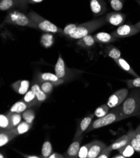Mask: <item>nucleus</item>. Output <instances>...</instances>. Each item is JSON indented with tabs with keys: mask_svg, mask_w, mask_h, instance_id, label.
<instances>
[{
	"mask_svg": "<svg viewBox=\"0 0 140 158\" xmlns=\"http://www.w3.org/2000/svg\"><path fill=\"white\" fill-rule=\"evenodd\" d=\"M122 112L126 118L140 115V88H132L122 104Z\"/></svg>",
	"mask_w": 140,
	"mask_h": 158,
	"instance_id": "f257e3e1",
	"label": "nucleus"
},
{
	"mask_svg": "<svg viewBox=\"0 0 140 158\" xmlns=\"http://www.w3.org/2000/svg\"><path fill=\"white\" fill-rule=\"evenodd\" d=\"M126 119L122 112V105L111 108L110 112L104 117L99 118L91 123L86 132H91L94 130L100 129L113 123Z\"/></svg>",
	"mask_w": 140,
	"mask_h": 158,
	"instance_id": "f03ea898",
	"label": "nucleus"
},
{
	"mask_svg": "<svg viewBox=\"0 0 140 158\" xmlns=\"http://www.w3.org/2000/svg\"><path fill=\"white\" fill-rule=\"evenodd\" d=\"M107 23L105 17L84 22L77 25L75 30L69 37L71 39H80L90 35Z\"/></svg>",
	"mask_w": 140,
	"mask_h": 158,
	"instance_id": "7ed1b4c3",
	"label": "nucleus"
},
{
	"mask_svg": "<svg viewBox=\"0 0 140 158\" xmlns=\"http://www.w3.org/2000/svg\"><path fill=\"white\" fill-rule=\"evenodd\" d=\"M5 23L11 24L20 27H26L32 28H37L35 23L28 17L22 11L17 10H11L7 13L3 22Z\"/></svg>",
	"mask_w": 140,
	"mask_h": 158,
	"instance_id": "20e7f679",
	"label": "nucleus"
},
{
	"mask_svg": "<svg viewBox=\"0 0 140 158\" xmlns=\"http://www.w3.org/2000/svg\"><path fill=\"white\" fill-rule=\"evenodd\" d=\"M28 15L35 23L37 28L43 31V32L62 34L63 30L58 27L56 25L52 23L49 20L44 19L41 15H38L34 11H30Z\"/></svg>",
	"mask_w": 140,
	"mask_h": 158,
	"instance_id": "39448f33",
	"label": "nucleus"
},
{
	"mask_svg": "<svg viewBox=\"0 0 140 158\" xmlns=\"http://www.w3.org/2000/svg\"><path fill=\"white\" fill-rule=\"evenodd\" d=\"M55 73L60 79L65 81L69 80L75 75V71L69 68L65 63L64 60L60 54L55 65Z\"/></svg>",
	"mask_w": 140,
	"mask_h": 158,
	"instance_id": "423d86ee",
	"label": "nucleus"
},
{
	"mask_svg": "<svg viewBox=\"0 0 140 158\" xmlns=\"http://www.w3.org/2000/svg\"><path fill=\"white\" fill-rule=\"evenodd\" d=\"M139 30L133 25L124 24L119 26L111 34L116 38L121 39L132 37L139 32Z\"/></svg>",
	"mask_w": 140,
	"mask_h": 158,
	"instance_id": "0eeeda50",
	"label": "nucleus"
},
{
	"mask_svg": "<svg viewBox=\"0 0 140 158\" xmlns=\"http://www.w3.org/2000/svg\"><path fill=\"white\" fill-rule=\"evenodd\" d=\"M129 90L126 88H122L116 91L109 98L107 105L110 108H114L122 104L128 95Z\"/></svg>",
	"mask_w": 140,
	"mask_h": 158,
	"instance_id": "6e6552de",
	"label": "nucleus"
},
{
	"mask_svg": "<svg viewBox=\"0 0 140 158\" xmlns=\"http://www.w3.org/2000/svg\"><path fill=\"white\" fill-rule=\"evenodd\" d=\"M35 80L39 81H49L52 83L55 86H58L63 84L65 81L59 78L55 74L50 73H37Z\"/></svg>",
	"mask_w": 140,
	"mask_h": 158,
	"instance_id": "1a4fd4ad",
	"label": "nucleus"
},
{
	"mask_svg": "<svg viewBox=\"0 0 140 158\" xmlns=\"http://www.w3.org/2000/svg\"><path fill=\"white\" fill-rule=\"evenodd\" d=\"M107 23L113 26H121L125 22L126 15L119 11H114L105 16Z\"/></svg>",
	"mask_w": 140,
	"mask_h": 158,
	"instance_id": "9d476101",
	"label": "nucleus"
},
{
	"mask_svg": "<svg viewBox=\"0 0 140 158\" xmlns=\"http://www.w3.org/2000/svg\"><path fill=\"white\" fill-rule=\"evenodd\" d=\"M90 8L95 17L101 16L107 11V5L104 0H90Z\"/></svg>",
	"mask_w": 140,
	"mask_h": 158,
	"instance_id": "9b49d317",
	"label": "nucleus"
},
{
	"mask_svg": "<svg viewBox=\"0 0 140 158\" xmlns=\"http://www.w3.org/2000/svg\"><path fill=\"white\" fill-rule=\"evenodd\" d=\"M94 117V114H90L86 117H84L81 122H80L78 127H77L76 132L74 134V140L77 139V138H79L81 135H82V134L86 132V131L87 130V129L89 128V127L90 126V125L92 123V121Z\"/></svg>",
	"mask_w": 140,
	"mask_h": 158,
	"instance_id": "f8f14e48",
	"label": "nucleus"
},
{
	"mask_svg": "<svg viewBox=\"0 0 140 158\" xmlns=\"http://www.w3.org/2000/svg\"><path fill=\"white\" fill-rule=\"evenodd\" d=\"M83 139V136L81 135L79 138L74 140L73 143L69 146L67 151L64 154L65 157L77 158L81 148V144Z\"/></svg>",
	"mask_w": 140,
	"mask_h": 158,
	"instance_id": "ddd939ff",
	"label": "nucleus"
},
{
	"mask_svg": "<svg viewBox=\"0 0 140 158\" xmlns=\"http://www.w3.org/2000/svg\"><path fill=\"white\" fill-rule=\"evenodd\" d=\"M90 143L87 158H97L101 152L106 147V145L100 140H94Z\"/></svg>",
	"mask_w": 140,
	"mask_h": 158,
	"instance_id": "4468645a",
	"label": "nucleus"
},
{
	"mask_svg": "<svg viewBox=\"0 0 140 158\" xmlns=\"http://www.w3.org/2000/svg\"><path fill=\"white\" fill-rule=\"evenodd\" d=\"M30 82L28 80H18L11 85L13 89L20 94H25L29 90Z\"/></svg>",
	"mask_w": 140,
	"mask_h": 158,
	"instance_id": "2eb2a0df",
	"label": "nucleus"
},
{
	"mask_svg": "<svg viewBox=\"0 0 140 158\" xmlns=\"http://www.w3.org/2000/svg\"><path fill=\"white\" fill-rule=\"evenodd\" d=\"M129 143V138L127 134H124L116 140L113 144L110 146H106L105 149L108 151H113V150H118V149L125 146Z\"/></svg>",
	"mask_w": 140,
	"mask_h": 158,
	"instance_id": "dca6fc26",
	"label": "nucleus"
},
{
	"mask_svg": "<svg viewBox=\"0 0 140 158\" xmlns=\"http://www.w3.org/2000/svg\"><path fill=\"white\" fill-rule=\"evenodd\" d=\"M93 36L96 42L101 44H110L118 40V39L114 37L111 34L106 32H99Z\"/></svg>",
	"mask_w": 140,
	"mask_h": 158,
	"instance_id": "f3484780",
	"label": "nucleus"
},
{
	"mask_svg": "<svg viewBox=\"0 0 140 158\" xmlns=\"http://www.w3.org/2000/svg\"><path fill=\"white\" fill-rule=\"evenodd\" d=\"M31 89H32L35 93L40 105L45 102L46 100L49 97L42 91L39 84L36 81H35V83L32 85V86H31Z\"/></svg>",
	"mask_w": 140,
	"mask_h": 158,
	"instance_id": "a211bd4d",
	"label": "nucleus"
},
{
	"mask_svg": "<svg viewBox=\"0 0 140 158\" xmlns=\"http://www.w3.org/2000/svg\"><path fill=\"white\" fill-rule=\"evenodd\" d=\"M114 61L118 64V66L121 68L122 70L125 71L130 74L132 75L133 76L136 77H139V76L136 74V73L131 68V66L128 64V62L121 57H119L118 59H114Z\"/></svg>",
	"mask_w": 140,
	"mask_h": 158,
	"instance_id": "6ab92c4d",
	"label": "nucleus"
},
{
	"mask_svg": "<svg viewBox=\"0 0 140 158\" xmlns=\"http://www.w3.org/2000/svg\"><path fill=\"white\" fill-rule=\"evenodd\" d=\"M96 42L94 38V36L90 34L80 39H78V41L77 42V44L82 47V48L89 49L94 46Z\"/></svg>",
	"mask_w": 140,
	"mask_h": 158,
	"instance_id": "aec40b11",
	"label": "nucleus"
},
{
	"mask_svg": "<svg viewBox=\"0 0 140 158\" xmlns=\"http://www.w3.org/2000/svg\"><path fill=\"white\" fill-rule=\"evenodd\" d=\"M104 53L107 57L112 58L113 60L118 59L121 56L120 50L111 44H108L107 46H106L104 49Z\"/></svg>",
	"mask_w": 140,
	"mask_h": 158,
	"instance_id": "412c9836",
	"label": "nucleus"
},
{
	"mask_svg": "<svg viewBox=\"0 0 140 158\" xmlns=\"http://www.w3.org/2000/svg\"><path fill=\"white\" fill-rule=\"evenodd\" d=\"M32 125L33 124L28 123L25 121L22 122L17 127L11 129V131L13 134H14L17 137L19 135H22L27 132L29 130H30L31 128H32Z\"/></svg>",
	"mask_w": 140,
	"mask_h": 158,
	"instance_id": "4be33fe9",
	"label": "nucleus"
},
{
	"mask_svg": "<svg viewBox=\"0 0 140 158\" xmlns=\"http://www.w3.org/2000/svg\"><path fill=\"white\" fill-rule=\"evenodd\" d=\"M55 42V37L52 33L44 32L40 38V44L45 48L51 47Z\"/></svg>",
	"mask_w": 140,
	"mask_h": 158,
	"instance_id": "5701e85b",
	"label": "nucleus"
},
{
	"mask_svg": "<svg viewBox=\"0 0 140 158\" xmlns=\"http://www.w3.org/2000/svg\"><path fill=\"white\" fill-rule=\"evenodd\" d=\"M22 100L25 103H26L30 106V108L35 105H40L36 95L32 89L28 91L27 93H26L24 94V97L22 98Z\"/></svg>",
	"mask_w": 140,
	"mask_h": 158,
	"instance_id": "b1692460",
	"label": "nucleus"
},
{
	"mask_svg": "<svg viewBox=\"0 0 140 158\" xmlns=\"http://www.w3.org/2000/svg\"><path fill=\"white\" fill-rule=\"evenodd\" d=\"M17 136L13 134L11 130L0 131V147H3Z\"/></svg>",
	"mask_w": 140,
	"mask_h": 158,
	"instance_id": "393cba45",
	"label": "nucleus"
},
{
	"mask_svg": "<svg viewBox=\"0 0 140 158\" xmlns=\"http://www.w3.org/2000/svg\"><path fill=\"white\" fill-rule=\"evenodd\" d=\"M30 108V106L26 103H25L23 100H21L12 105L10 110V112L12 113L22 114Z\"/></svg>",
	"mask_w": 140,
	"mask_h": 158,
	"instance_id": "a878e982",
	"label": "nucleus"
},
{
	"mask_svg": "<svg viewBox=\"0 0 140 158\" xmlns=\"http://www.w3.org/2000/svg\"><path fill=\"white\" fill-rule=\"evenodd\" d=\"M11 130L10 112L0 115V131Z\"/></svg>",
	"mask_w": 140,
	"mask_h": 158,
	"instance_id": "bb28decb",
	"label": "nucleus"
},
{
	"mask_svg": "<svg viewBox=\"0 0 140 158\" xmlns=\"http://www.w3.org/2000/svg\"><path fill=\"white\" fill-rule=\"evenodd\" d=\"M127 135L129 138V143L133 146L136 152L140 154V144L136 138L135 131L132 129H130L128 131Z\"/></svg>",
	"mask_w": 140,
	"mask_h": 158,
	"instance_id": "cd10ccee",
	"label": "nucleus"
},
{
	"mask_svg": "<svg viewBox=\"0 0 140 158\" xmlns=\"http://www.w3.org/2000/svg\"><path fill=\"white\" fill-rule=\"evenodd\" d=\"M14 8H19L16 0H1L0 2L1 11H10Z\"/></svg>",
	"mask_w": 140,
	"mask_h": 158,
	"instance_id": "c85d7f7f",
	"label": "nucleus"
},
{
	"mask_svg": "<svg viewBox=\"0 0 140 158\" xmlns=\"http://www.w3.org/2000/svg\"><path fill=\"white\" fill-rule=\"evenodd\" d=\"M118 152L122 154L125 157H131L134 153V149L133 148V146L128 143L125 146L119 148L118 149Z\"/></svg>",
	"mask_w": 140,
	"mask_h": 158,
	"instance_id": "c756f323",
	"label": "nucleus"
},
{
	"mask_svg": "<svg viewBox=\"0 0 140 158\" xmlns=\"http://www.w3.org/2000/svg\"><path fill=\"white\" fill-rule=\"evenodd\" d=\"M22 117L24 121L28 123L33 124V122L35 118V113L32 108H28L24 112L22 113Z\"/></svg>",
	"mask_w": 140,
	"mask_h": 158,
	"instance_id": "7c9ffc66",
	"label": "nucleus"
},
{
	"mask_svg": "<svg viewBox=\"0 0 140 158\" xmlns=\"http://www.w3.org/2000/svg\"><path fill=\"white\" fill-rule=\"evenodd\" d=\"M35 81H36L40 85L41 89H42V91L45 93L47 94V95H50V94L52 93V92L53 91L54 88V85L49 81H37L35 80Z\"/></svg>",
	"mask_w": 140,
	"mask_h": 158,
	"instance_id": "2f4dec72",
	"label": "nucleus"
},
{
	"mask_svg": "<svg viewBox=\"0 0 140 158\" xmlns=\"http://www.w3.org/2000/svg\"><path fill=\"white\" fill-rule=\"evenodd\" d=\"M10 112V111H9ZM10 120H11V129L15 128L22 122V114L18 113H12L10 112Z\"/></svg>",
	"mask_w": 140,
	"mask_h": 158,
	"instance_id": "473e14b6",
	"label": "nucleus"
},
{
	"mask_svg": "<svg viewBox=\"0 0 140 158\" xmlns=\"http://www.w3.org/2000/svg\"><path fill=\"white\" fill-rule=\"evenodd\" d=\"M110 110L111 108L108 106L107 104L101 105L95 110V112L94 113V116L98 117V118L104 117L106 114H107L109 112H110Z\"/></svg>",
	"mask_w": 140,
	"mask_h": 158,
	"instance_id": "72a5a7b5",
	"label": "nucleus"
},
{
	"mask_svg": "<svg viewBox=\"0 0 140 158\" xmlns=\"http://www.w3.org/2000/svg\"><path fill=\"white\" fill-rule=\"evenodd\" d=\"M52 153V147L49 141H45L42 148V157L47 158Z\"/></svg>",
	"mask_w": 140,
	"mask_h": 158,
	"instance_id": "f704fd0d",
	"label": "nucleus"
},
{
	"mask_svg": "<svg viewBox=\"0 0 140 158\" xmlns=\"http://www.w3.org/2000/svg\"><path fill=\"white\" fill-rule=\"evenodd\" d=\"M111 8L115 11H120L124 5V0H108Z\"/></svg>",
	"mask_w": 140,
	"mask_h": 158,
	"instance_id": "c9c22d12",
	"label": "nucleus"
},
{
	"mask_svg": "<svg viewBox=\"0 0 140 158\" xmlns=\"http://www.w3.org/2000/svg\"><path fill=\"white\" fill-rule=\"evenodd\" d=\"M77 25H77L75 23H70L67 25L65 27V28L63 29V32H62V34L69 37L75 30L76 28L77 27Z\"/></svg>",
	"mask_w": 140,
	"mask_h": 158,
	"instance_id": "e433bc0d",
	"label": "nucleus"
},
{
	"mask_svg": "<svg viewBox=\"0 0 140 158\" xmlns=\"http://www.w3.org/2000/svg\"><path fill=\"white\" fill-rule=\"evenodd\" d=\"M129 89L140 88V77H136L133 80H128L125 81Z\"/></svg>",
	"mask_w": 140,
	"mask_h": 158,
	"instance_id": "4c0bfd02",
	"label": "nucleus"
},
{
	"mask_svg": "<svg viewBox=\"0 0 140 158\" xmlns=\"http://www.w3.org/2000/svg\"><path fill=\"white\" fill-rule=\"evenodd\" d=\"M90 143H87V144L84 145L83 146L81 147L77 157L78 158H87L89 149L90 148Z\"/></svg>",
	"mask_w": 140,
	"mask_h": 158,
	"instance_id": "58836bf2",
	"label": "nucleus"
},
{
	"mask_svg": "<svg viewBox=\"0 0 140 158\" xmlns=\"http://www.w3.org/2000/svg\"><path fill=\"white\" fill-rule=\"evenodd\" d=\"M111 151L106 150L105 148L101 152V153L98 155L97 158H108L111 156Z\"/></svg>",
	"mask_w": 140,
	"mask_h": 158,
	"instance_id": "ea45409f",
	"label": "nucleus"
},
{
	"mask_svg": "<svg viewBox=\"0 0 140 158\" xmlns=\"http://www.w3.org/2000/svg\"><path fill=\"white\" fill-rule=\"evenodd\" d=\"M16 2L19 6V8L25 10L27 8L28 0H16Z\"/></svg>",
	"mask_w": 140,
	"mask_h": 158,
	"instance_id": "a19ab883",
	"label": "nucleus"
},
{
	"mask_svg": "<svg viewBox=\"0 0 140 158\" xmlns=\"http://www.w3.org/2000/svg\"><path fill=\"white\" fill-rule=\"evenodd\" d=\"M64 155L60 154L57 152H52L49 157V158H64Z\"/></svg>",
	"mask_w": 140,
	"mask_h": 158,
	"instance_id": "79ce46f5",
	"label": "nucleus"
},
{
	"mask_svg": "<svg viewBox=\"0 0 140 158\" xmlns=\"http://www.w3.org/2000/svg\"><path fill=\"white\" fill-rule=\"evenodd\" d=\"M134 131H135L136 138L140 144V124L136 127V129L134 130Z\"/></svg>",
	"mask_w": 140,
	"mask_h": 158,
	"instance_id": "37998d69",
	"label": "nucleus"
},
{
	"mask_svg": "<svg viewBox=\"0 0 140 158\" xmlns=\"http://www.w3.org/2000/svg\"><path fill=\"white\" fill-rule=\"evenodd\" d=\"M43 0H28V4H37L41 3Z\"/></svg>",
	"mask_w": 140,
	"mask_h": 158,
	"instance_id": "c03bdc74",
	"label": "nucleus"
},
{
	"mask_svg": "<svg viewBox=\"0 0 140 158\" xmlns=\"http://www.w3.org/2000/svg\"><path fill=\"white\" fill-rule=\"evenodd\" d=\"M23 157L25 158H40L41 157L38 156H35V155H26V154H22Z\"/></svg>",
	"mask_w": 140,
	"mask_h": 158,
	"instance_id": "a18cd8bd",
	"label": "nucleus"
},
{
	"mask_svg": "<svg viewBox=\"0 0 140 158\" xmlns=\"http://www.w3.org/2000/svg\"><path fill=\"white\" fill-rule=\"evenodd\" d=\"M113 157V158H125V157H124L122 154H120V153H119L118 154H116V155L114 156Z\"/></svg>",
	"mask_w": 140,
	"mask_h": 158,
	"instance_id": "49530a36",
	"label": "nucleus"
},
{
	"mask_svg": "<svg viewBox=\"0 0 140 158\" xmlns=\"http://www.w3.org/2000/svg\"><path fill=\"white\" fill-rule=\"evenodd\" d=\"M134 25H135V26L139 30V31H140V21L138 22V23H136Z\"/></svg>",
	"mask_w": 140,
	"mask_h": 158,
	"instance_id": "de8ad7c7",
	"label": "nucleus"
},
{
	"mask_svg": "<svg viewBox=\"0 0 140 158\" xmlns=\"http://www.w3.org/2000/svg\"><path fill=\"white\" fill-rule=\"evenodd\" d=\"M0 157H1V158H3V157H5L3 156V154H2V153H1V154H0Z\"/></svg>",
	"mask_w": 140,
	"mask_h": 158,
	"instance_id": "09e8293b",
	"label": "nucleus"
},
{
	"mask_svg": "<svg viewBox=\"0 0 140 158\" xmlns=\"http://www.w3.org/2000/svg\"><path fill=\"white\" fill-rule=\"evenodd\" d=\"M136 2L139 4V5L140 6V0H136Z\"/></svg>",
	"mask_w": 140,
	"mask_h": 158,
	"instance_id": "8fccbe9b",
	"label": "nucleus"
}]
</instances>
